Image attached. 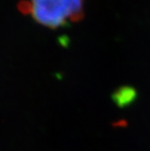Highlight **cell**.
I'll list each match as a JSON object with an SVG mask.
<instances>
[{
  "instance_id": "cell-1",
  "label": "cell",
  "mask_w": 150,
  "mask_h": 151,
  "mask_svg": "<svg viewBox=\"0 0 150 151\" xmlns=\"http://www.w3.org/2000/svg\"><path fill=\"white\" fill-rule=\"evenodd\" d=\"M23 14L49 28H58L83 17V0H23L19 4Z\"/></svg>"
},
{
  "instance_id": "cell-2",
  "label": "cell",
  "mask_w": 150,
  "mask_h": 151,
  "mask_svg": "<svg viewBox=\"0 0 150 151\" xmlns=\"http://www.w3.org/2000/svg\"><path fill=\"white\" fill-rule=\"evenodd\" d=\"M136 91L128 86L121 87L115 91L113 95V99L116 103L119 106H125L130 103L136 98Z\"/></svg>"
}]
</instances>
